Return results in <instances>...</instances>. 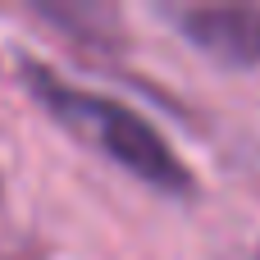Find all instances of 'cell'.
Listing matches in <instances>:
<instances>
[{
  "instance_id": "cell-1",
  "label": "cell",
  "mask_w": 260,
  "mask_h": 260,
  "mask_svg": "<svg viewBox=\"0 0 260 260\" xmlns=\"http://www.w3.org/2000/svg\"><path fill=\"white\" fill-rule=\"evenodd\" d=\"M18 78L32 91V101L64 133H73L78 142H87L96 155H105L110 165H119L123 174H133L151 192H165L174 201H192L201 192L197 174L187 169V160H178V151L160 137V128L146 123L123 101L87 91L78 82H64L55 69H46L37 59H18Z\"/></svg>"
},
{
  "instance_id": "cell-3",
  "label": "cell",
  "mask_w": 260,
  "mask_h": 260,
  "mask_svg": "<svg viewBox=\"0 0 260 260\" xmlns=\"http://www.w3.org/2000/svg\"><path fill=\"white\" fill-rule=\"evenodd\" d=\"M37 14L46 23H55L59 32H73L78 41H91V46H110L119 37V18L101 5H73V0H41Z\"/></svg>"
},
{
  "instance_id": "cell-4",
  "label": "cell",
  "mask_w": 260,
  "mask_h": 260,
  "mask_svg": "<svg viewBox=\"0 0 260 260\" xmlns=\"http://www.w3.org/2000/svg\"><path fill=\"white\" fill-rule=\"evenodd\" d=\"M256 260H260V251H256Z\"/></svg>"
},
{
  "instance_id": "cell-2",
  "label": "cell",
  "mask_w": 260,
  "mask_h": 260,
  "mask_svg": "<svg viewBox=\"0 0 260 260\" xmlns=\"http://www.w3.org/2000/svg\"><path fill=\"white\" fill-rule=\"evenodd\" d=\"M165 14L201 55L229 69L260 64V5H178Z\"/></svg>"
}]
</instances>
